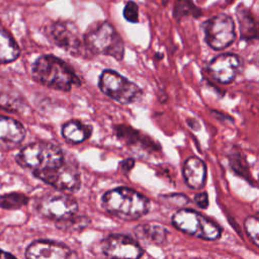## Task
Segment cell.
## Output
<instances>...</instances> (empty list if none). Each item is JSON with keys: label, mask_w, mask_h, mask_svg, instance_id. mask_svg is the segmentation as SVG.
Returning <instances> with one entry per match:
<instances>
[{"label": "cell", "mask_w": 259, "mask_h": 259, "mask_svg": "<svg viewBox=\"0 0 259 259\" xmlns=\"http://www.w3.org/2000/svg\"><path fill=\"white\" fill-rule=\"evenodd\" d=\"M26 107V103L20 92L6 78L0 76V108L20 113Z\"/></svg>", "instance_id": "9a60e30c"}, {"label": "cell", "mask_w": 259, "mask_h": 259, "mask_svg": "<svg viewBox=\"0 0 259 259\" xmlns=\"http://www.w3.org/2000/svg\"><path fill=\"white\" fill-rule=\"evenodd\" d=\"M27 202V197L22 193H8L0 197V206L7 209L18 208Z\"/></svg>", "instance_id": "603a6c76"}, {"label": "cell", "mask_w": 259, "mask_h": 259, "mask_svg": "<svg viewBox=\"0 0 259 259\" xmlns=\"http://www.w3.org/2000/svg\"><path fill=\"white\" fill-rule=\"evenodd\" d=\"M173 15L177 21H180L185 17H199L201 15V10L192 0H175Z\"/></svg>", "instance_id": "7402d4cb"}, {"label": "cell", "mask_w": 259, "mask_h": 259, "mask_svg": "<svg viewBox=\"0 0 259 259\" xmlns=\"http://www.w3.org/2000/svg\"><path fill=\"white\" fill-rule=\"evenodd\" d=\"M87 225H88V220L86 218L74 217V215L59 222V228L63 227L64 230H73V231L85 228Z\"/></svg>", "instance_id": "d4e9b609"}, {"label": "cell", "mask_w": 259, "mask_h": 259, "mask_svg": "<svg viewBox=\"0 0 259 259\" xmlns=\"http://www.w3.org/2000/svg\"><path fill=\"white\" fill-rule=\"evenodd\" d=\"M16 160L20 166L37 175L60 167L65 162V157L57 145L50 142H35L21 149Z\"/></svg>", "instance_id": "277c9868"}, {"label": "cell", "mask_w": 259, "mask_h": 259, "mask_svg": "<svg viewBox=\"0 0 259 259\" xmlns=\"http://www.w3.org/2000/svg\"><path fill=\"white\" fill-rule=\"evenodd\" d=\"M34 81L49 88L68 92L73 86H80L81 80L73 68L53 55L38 57L31 68Z\"/></svg>", "instance_id": "6da1fadb"}, {"label": "cell", "mask_w": 259, "mask_h": 259, "mask_svg": "<svg viewBox=\"0 0 259 259\" xmlns=\"http://www.w3.org/2000/svg\"><path fill=\"white\" fill-rule=\"evenodd\" d=\"M116 137L131 146H139L144 149L156 150L159 149V145L155 143L149 136L144 135L140 131L134 128L127 124H116L113 127Z\"/></svg>", "instance_id": "e0dca14e"}, {"label": "cell", "mask_w": 259, "mask_h": 259, "mask_svg": "<svg viewBox=\"0 0 259 259\" xmlns=\"http://www.w3.org/2000/svg\"><path fill=\"white\" fill-rule=\"evenodd\" d=\"M236 16L241 37L245 40L256 39L258 36V24L252 11L243 4H240L236 8Z\"/></svg>", "instance_id": "ac0fdd59"}, {"label": "cell", "mask_w": 259, "mask_h": 259, "mask_svg": "<svg viewBox=\"0 0 259 259\" xmlns=\"http://www.w3.org/2000/svg\"><path fill=\"white\" fill-rule=\"evenodd\" d=\"M19 54L20 50L16 41L0 22V65L15 61Z\"/></svg>", "instance_id": "ffe728a7"}, {"label": "cell", "mask_w": 259, "mask_h": 259, "mask_svg": "<svg viewBox=\"0 0 259 259\" xmlns=\"http://www.w3.org/2000/svg\"><path fill=\"white\" fill-rule=\"evenodd\" d=\"M25 137L24 126L16 119L0 115V151H9L17 147Z\"/></svg>", "instance_id": "5bb4252c"}, {"label": "cell", "mask_w": 259, "mask_h": 259, "mask_svg": "<svg viewBox=\"0 0 259 259\" xmlns=\"http://www.w3.org/2000/svg\"><path fill=\"white\" fill-rule=\"evenodd\" d=\"M135 234L139 239L150 244H163L166 241L167 230L157 224H142L137 226Z\"/></svg>", "instance_id": "44dd1931"}, {"label": "cell", "mask_w": 259, "mask_h": 259, "mask_svg": "<svg viewBox=\"0 0 259 259\" xmlns=\"http://www.w3.org/2000/svg\"><path fill=\"white\" fill-rule=\"evenodd\" d=\"M135 165V161L132 159V158H128V159H125L123 160L121 163H120V169L122 172H128Z\"/></svg>", "instance_id": "f1b7e54d"}, {"label": "cell", "mask_w": 259, "mask_h": 259, "mask_svg": "<svg viewBox=\"0 0 259 259\" xmlns=\"http://www.w3.org/2000/svg\"><path fill=\"white\" fill-rule=\"evenodd\" d=\"M98 87L102 93L120 104L136 102L143 95L142 89L136 83L110 69L102 71Z\"/></svg>", "instance_id": "5b68a950"}, {"label": "cell", "mask_w": 259, "mask_h": 259, "mask_svg": "<svg viewBox=\"0 0 259 259\" xmlns=\"http://www.w3.org/2000/svg\"><path fill=\"white\" fill-rule=\"evenodd\" d=\"M230 163H231V166L234 169V171H236L238 174H240L241 176H245V177L249 176L246 160H245L244 156L238 150H235V149L233 150V152L230 156Z\"/></svg>", "instance_id": "cb8c5ba5"}, {"label": "cell", "mask_w": 259, "mask_h": 259, "mask_svg": "<svg viewBox=\"0 0 259 259\" xmlns=\"http://www.w3.org/2000/svg\"><path fill=\"white\" fill-rule=\"evenodd\" d=\"M103 207L110 214L122 220H136L149 210V200L141 193L127 187L107 191L102 197Z\"/></svg>", "instance_id": "3957f363"}, {"label": "cell", "mask_w": 259, "mask_h": 259, "mask_svg": "<svg viewBox=\"0 0 259 259\" xmlns=\"http://www.w3.org/2000/svg\"><path fill=\"white\" fill-rule=\"evenodd\" d=\"M246 233L250 237L251 241L255 246H258L259 243V225L257 217H248L244 223Z\"/></svg>", "instance_id": "484cf974"}, {"label": "cell", "mask_w": 259, "mask_h": 259, "mask_svg": "<svg viewBox=\"0 0 259 259\" xmlns=\"http://www.w3.org/2000/svg\"><path fill=\"white\" fill-rule=\"evenodd\" d=\"M194 201L196 202V204L201 207V208H205L208 205V197L207 194L205 192L202 193H198L194 196Z\"/></svg>", "instance_id": "83f0119b"}, {"label": "cell", "mask_w": 259, "mask_h": 259, "mask_svg": "<svg viewBox=\"0 0 259 259\" xmlns=\"http://www.w3.org/2000/svg\"><path fill=\"white\" fill-rule=\"evenodd\" d=\"M102 252L109 259H140L143 255L141 246L131 237L120 234H111L102 244Z\"/></svg>", "instance_id": "8fae6325"}, {"label": "cell", "mask_w": 259, "mask_h": 259, "mask_svg": "<svg viewBox=\"0 0 259 259\" xmlns=\"http://www.w3.org/2000/svg\"><path fill=\"white\" fill-rule=\"evenodd\" d=\"M242 67V59L233 53L215 56L208 64V72L212 79L221 84L232 83Z\"/></svg>", "instance_id": "7c38bea8"}, {"label": "cell", "mask_w": 259, "mask_h": 259, "mask_svg": "<svg viewBox=\"0 0 259 259\" xmlns=\"http://www.w3.org/2000/svg\"><path fill=\"white\" fill-rule=\"evenodd\" d=\"M93 127L78 119H71L62 126L63 138L71 144H80L90 138Z\"/></svg>", "instance_id": "d6986e66"}, {"label": "cell", "mask_w": 259, "mask_h": 259, "mask_svg": "<svg viewBox=\"0 0 259 259\" xmlns=\"http://www.w3.org/2000/svg\"><path fill=\"white\" fill-rule=\"evenodd\" d=\"M45 31L51 42L72 56L85 57L88 53L83 41V35L73 21L57 20L51 22Z\"/></svg>", "instance_id": "8992f818"}, {"label": "cell", "mask_w": 259, "mask_h": 259, "mask_svg": "<svg viewBox=\"0 0 259 259\" xmlns=\"http://www.w3.org/2000/svg\"><path fill=\"white\" fill-rule=\"evenodd\" d=\"M83 41L90 54L103 55L121 61L124 57V42L114 26L106 20L94 21L83 34Z\"/></svg>", "instance_id": "7a4b0ae2"}, {"label": "cell", "mask_w": 259, "mask_h": 259, "mask_svg": "<svg viewBox=\"0 0 259 259\" xmlns=\"http://www.w3.org/2000/svg\"><path fill=\"white\" fill-rule=\"evenodd\" d=\"M183 176L190 188L200 189L206 179L205 163L195 156L187 158L183 164Z\"/></svg>", "instance_id": "2e32d148"}, {"label": "cell", "mask_w": 259, "mask_h": 259, "mask_svg": "<svg viewBox=\"0 0 259 259\" xmlns=\"http://www.w3.org/2000/svg\"><path fill=\"white\" fill-rule=\"evenodd\" d=\"M77 208V201L71 195L59 192L42 196L37 203L38 212L42 217L58 222L74 215Z\"/></svg>", "instance_id": "9c48e42d"}, {"label": "cell", "mask_w": 259, "mask_h": 259, "mask_svg": "<svg viewBox=\"0 0 259 259\" xmlns=\"http://www.w3.org/2000/svg\"><path fill=\"white\" fill-rule=\"evenodd\" d=\"M35 176L46 183L63 191L73 192L78 190L81 185L79 170L73 163L64 162L60 167Z\"/></svg>", "instance_id": "30bf717a"}, {"label": "cell", "mask_w": 259, "mask_h": 259, "mask_svg": "<svg viewBox=\"0 0 259 259\" xmlns=\"http://www.w3.org/2000/svg\"><path fill=\"white\" fill-rule=\"evenodd\" d=\"M204 40L212 50L221 51L231 46L236 39L234 19L225 13H219L202 22Z\"/></svg>", "instance_id": "ba28073f"}, {"label": "cell", "mask_w": 259, "mask_h": 259, "mask_svg": "<svg viewBox=\"0 0 259 259\" xmlns=\"http://www.w3.org/2000/svg\"><path fill=\"white\" fill-rule=\"evenodd\" d=\"M26 259H69L70 250L63 244L53 241H35L25 252Z\"/></svg>", "instance_id": "4fadbf2b"}, {"label": "cell", "mask_w": 259, "mask_h": 259, "mask_svg": "<svg viewBox=\"0 0 259 259\" xmlns=\"http://www.w3.org/2000/svg\"><path fill=\"white\" fill-rule=\"evenodd\" d=\"M0 259H16V258L13 257L11 254L0 250Z\"/></svg>", "instance_id": "f546056e"}, {"label": "cell", "mask_w": 259, "mask_h": 259, "mask_svg": "<svg viewBox=\"0 0 259 259\" xmlns=\"http://www.w3.org/2000/svg\"><path fill=\"white\" fill-rule=\"evenodd\" d=\"M122 15L124 19L131 23L139 22V6L135 1H127L124 8Z\"/></svg>", "instance_id": "4316f807"}, {"label": "cell", "mask_w": 259, "mask_h": 259, "mask_svg": "<svg viewBox=\"0 0 259 259\" xmlns=\"http://www.w3.org/2000/svg\"><path fill=\"white\" fill-rule=\"evenodd\" d=\"M172 223L178 230L203 240H217L221 236L217 224L191 209L177 210L172 217Z\"/></svg>", "instance_id": "52a82bcc"}]
</instances>
